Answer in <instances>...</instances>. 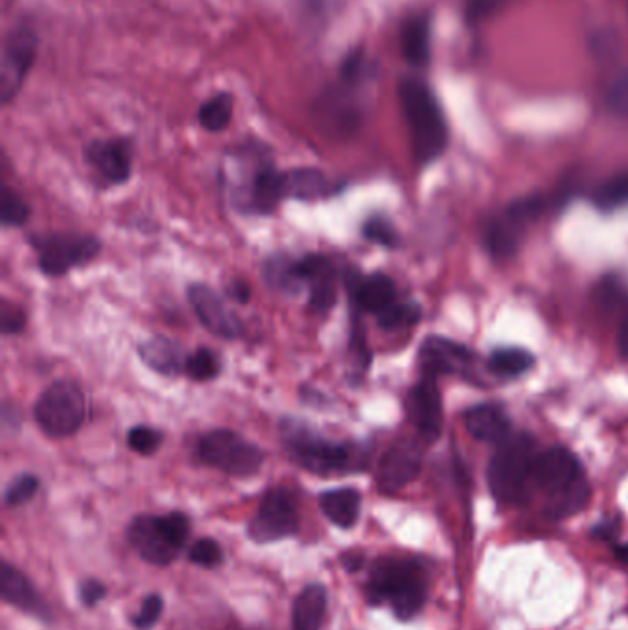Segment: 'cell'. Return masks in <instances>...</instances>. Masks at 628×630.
Segmentation results:
<instances>
[{"label": "cell", "instance_id": "obj_1", "mask_svg": "<svg viewBox=\"0 0 628 630\" xmlns=\"http://www.w3.org/2000/svg\"><path fill=\"white\" fill-rule=\"evenodd\" d=\"M280 439L299 467L323 478L363 472L371 459L369 444L334 441L299 419L280 422Z\"/></svg>", "mask_w": 628, "mask_h": 630}, {"label": "cell", "instance_id": "obj_2", "mask_svg": "<svg viewBox=\"0 0 628 630\" xmlns=\"http://www.w3.org/2000/svg\"><path fill=\"white\" fill-rule=\"evenodd\" d=\"M402 113L408 122L415 158L428 164L449 148V124L435 94L419 78H404L398 85Z\"/></svg>", "mask_w": 628, "mask_h": 630}, {"label": "cell", "instance_id": "obj_3", "mask_svg": "<svg viewBox=\"0 0 628 630\" xmlns=\"http://www.w3.org/2000/svg\"><path fill=\"white\" fill-rule=\"evenodd\" d=\"M367 602L389 605L398 619H411L426 602V575L419 562L409 559H380L367 579Z\"/></svg>", "mask_w": 628, "mask_h": 630}, {"label": "cell", "instance_id": "obj_4", "mask_svg": "<svg viewBox=\"0 0 628 630\" xmlns=\"http://www.w3.org/2000/svg\"><path fill=\"white\" fill-rule=\"evenodd\" d=\"M131 548L140 559L153 567H168L190 537V518L185 513L139 514L128 525L126 532Z\"/></svg>", "mask_w": 628, "mask_h": 630}, {"label": "cell", "instance_id": "obj_5", "mask_svg": "<svg viewBox=\"0 0 628 630\" xmlns=\"http://www.w3.org/2000/svg\"><path fill=\"white\" fill-rule=\"evenodd\" d=\"M535 441L530 435H509L498 444L489 463L490 492L500 503L514 505L524 502L533 483Z\"/></svg>", "mask_w": 628, "mask_h": 630}, {"label": "cell", "instance_id": "obj_6", "mask_svg": "<svg viewBox=\"0 0 628 630\" xmlns=\"http://www.w3.org/2000/svg\"><path fill=\"white\" fill-rule=\"evenodd\" d=\"M88 417V400L82 387L72 380H58L48 385L34 406L37 427L48 438L74 435Z\"/></svg>", "mask_w": 628, "mask_h": 630}, {"label": "cell", "instance_id": "obj_7", "mask_svg": "<svg viewBox=\"0 0 628 630\" xmlns=\"http://www.w3.org/2000/svg\"><path fill=\"white\" fill-rule=\"evenodd\" d=\"M199 459L207 467L233 478H251L255 476L264 462L266 454L258 444L251 443L233 430H212L205 433L198 443Z\"/></svg>", "mask_w": 628, "mask_h": 630}, {"label": "cell", "instance_id": "obj_8", "mask_svg": "<svg viewBox=\"0 0 628 630\" xmlns=\"http://www.w3.org/2000/svg\"><path fill=\"white\" fill-rule=\"evenodd\" d=\"M37 253V264L48 277H63L70 269L82 268L102 249L98 238L91 234L45 233L30 236Z\"/></svg>", "mask_w": 628, "mask_h": 630}, {"label": "cell", "instance_id": "obj_9", "mask_svg": "<svg viewBox=\"0 0 628 630\" xmlns=\"http://www.w3.org/2000/svg\"><path fill=\"white\" fill-rule=\"evenodd\" d=\"M299 532L298 500L286 487H275L266 492L251 520L249 538L256 544H271L293 537Z\"/></svg>", "mask_w": 628, "mask_h": 630}, {"label": "cell", "instance_id": "obj_10", "mask_svg": "<svg viewBox=\"0 0 628 630\" xmlns=\"http://www.w3.org/2000/svg\"><path fill=\"white\" fill-rule=\"evenodd\" d=\"M37 54V35L28 26L13 28L4 39L0 63V98L7 105L18 96Z\"/></svg>", "mask_w": 628, "mask_h": 630}, {"label": "cell", "instance_id": "obj_11", "mask_svg": "<svg viewBox=\"0 0 628 630\" xmlns=\"http://www.w3.org/2000/svg\"><path fill=\"white\" fill-rule=\"evenodd\" d=\"M282 199H286L284 172L271 163L258 164L233 190L234 207L249 214H271Z\"/></svg>", "mask_w": 628, "mask_h": 630}, {"label": "cell", "instance_id": "obj_12", "mask_svg": "<svg viewBox=\"0 0 628 630\" xmlns=\"http://www.w3.org/2000/svg\"><path fill=\"white\" fill-rule=\"evenodd\" d=\"M544 210V199L540 196L514 201L505 214L496 218L485 231V245L495 258H507L519 249L524 229L531 220H535Z\"/></svg>", "mask_w": 628, "mask_h": 630}, {"label": "cell", "instance_id": "obj_13", "mask_svg": "<svg viewBox=\"0 0 628 630\" xmlns=\"http://www.w3.org/2000/svg\"><path fill=\"white\" fill-rule=\"evenodd\" d=\"M188 301L198 315L199 323L218 338L236 339L244 332L242 322L233 310L229 308L225 299L207 284L196 282L188 288Z\"/></svg>", "mask_w": 628, "mask_h": 630}, {"label": "cell", "instance_id": "obj_14", "mask_svg": "<svg viewBox=\"0 0 628 630\" xmlns=\"http://www.w3.org/2000/svg\"><path fill=\"white\" fill-rule=\"evenodd\" d=\"M422 470V448L417 441L404 439L385 452L379 467V489L395 494L406 489Z\"/></svg>", "mask_w": 628, "mask_h": 630}, {"label": "cell", "instance_id": "obj_15", "mask_svg": "<svg viewBox=\"0 0 628 630\" xmlns=\"http://www.w3.org/2000/svg\"><path fill=\"white\" fill-rule=\"evenodd\" d=\"M299 271L309 288V308L312 314H328L338 303V268L325 255H304L299 258Z\"/></svg>", "mask_w": 628, "mask_h": 630}, {"label": "cell", "instance_id": "obj_16", "mask_svg": "<svg viewBox=\"0 0 628 630\" xmlns=\"http://www.w3.org/2000/svg\"><path fill=\"white\" fill-rule=\"evenodd\" d=\"M582 476V467L575 455L562 446L547 448L535 455L533 462V485L546 490L547 497L557 494L577 483Z\"/></svg>", "mask_w": 628, "mask_h": 630}, {"label": "cell", "instance_id": "obj_17", "mask_svg": "<svg viewBox=\"0 0 628 630\" xmlns=\"http://www.w3.org/2000/svg\"><path fill=\"white\" fill-rule=\"evenodd\" d=\"M406 411L425 443H433L439 439L442 430V400L435 378L422 376L414 385L406 398Z\"/></svg>", "mask_w": 628, "mask_h": 630}, {"label": "cell", "instance_id": "obj_18", "mask_svg": "<svg viewBox=\"0 0 628 630\" xmlns=\"http://www.w3.org/2000/svg\"><path fill=\"white\" fill-rule=\"evenodd\" d=\"M85 159L91 168L111 185H124L131 177L133 150L128 140H93L85 148Z\"/></svg>", "mask_w": 628, "mask_h": 630}, {"label": "cell", "instance_id": "obj_19", "mask_svg": "<svg viewBox=\"0 0 628 630\" xmlns=\"http://www.w3.org/2000/svg\"><path fill=\"white\" fill-rule=\"evenodd\" d=\"M0 597L8 605L34 616L39 621H45V623L53 621V610L43 599L39 590L35 588L34 583L19 568L12 567L8 560H2L0 564Z\"/></svg>", "mask_w": 628, "mask_h": 630}, {"label": "cell", "instance_id": "obj_20", "mask_svg": "<svg viewBox=\"0 0 628 630\" xmlns=\"http://www.w3.org/2000/svg\"><path fill=\"white\" fill-rule=\"evenodd\" d=\"M345 284L349 290L350 301L358 312L379 315L389 308L391 304L396 303L395 280L385 273L361 277L360 273L349 271Z\"/></svg>", "mask_w": 628, "mask_h": 630}, {"label": "cell", "instance_id": "obj_21", "mask_svg": "<svg viewBox=\"0 0 628 630\" xmlns=\"http://www.w3.org/2000/svg\"><path fill=\"white\" fill-rule=\"evenodd\" d=\"M472 362L470 350L465 345L446 338H428L419 352L422 376L439 378L442 374L455 373Z\"/></svg>", "mask_w": 628, "mask_h": 630}, {"label": "cell", "instance_id": "obj_22", "mask_svg": "<svg viewBox=\"0 0 628 630\" xmlns=\"http://www.w3.org/2000/svg\"><path fill=\"white\" fill-rule=\"evenodd\" d=\"M139 357L144 365L163 376H177L179 373H185V363L188 358L185 357L183 347L175 339L166 338V336H153L142 341L139 347Z\"/></svg>", "mask_w": 628, "mask_h": 630}, {"label": "cell", "instance_id": "obj_23", "mask_svg": "<svg viewBox=\"0 0 628 630\" xmlns=\"http://www.w3.org/2000/svg\"><path fill=\"white\" fill-rule=\"evenodd\" d=\"M465 427L472 438L481 443L500 444L511 435V420L505 411L496 404H484L468 409L465 415Z\"/></svg>", "mask_w": 628, "mask_h": 630}, {"label": "cell", "instance_id": "obj_24", "mask_svg": "<svg viewBox=\"0 0 628 630\" xmlns=\"http://www.w3.org/2000/svg\"><path fill=\"white\" fill-rule=\"evenodd\" d=\"M328 607V592L325 584L314 583L304 586L295 597L291 608V630H321Z\"/></svg>", "mask_w": 628, "mask_h": 630}, {"label": "cell", "instance_id": "obj_25", "mask_svg": "<svg viewBox=\"0 0 628 630\" xmlns=\"http://www.w3.org/2000/svg\"><path fill=\"white\" fill-rule=\"evenodd\" d=\"M319 508L332 524L350 529L360 518L361 494L350 487L326 490L319 497Z\"/></svg>", "mask_w": 628, "mask_h": 630}, {"label": "cell", "instance_id": "obj_26", "mask_svg": "<svg viewBox=\"0 0 628 630\" xmlns=\"http://www.w3.org/2000/svg\"><path fill=\"white\" fill-rule=\"evenodd\" d=\"M286 198L314 201L336 192L334 183L317 168H293L284 172Z\"/></svg>", "mask_w": 628, "mask_h": 630}, {"label": "cell", "instance_id": "obj_27", "mask_svg": "<svg viewBox=\"0 0 628 630\" xmlns=\"http://www.w3.org/2000/svg\"><path fill=\"white\" fill-rule=\"evenodd\" d=\"M402 54L414 67H425L430 61V21L426 18L409 19L400 34Z\"/></svg>", "mask_w": 628, "mask_h": 630}, {"label": "cell", "instance_id": "obj_28", "mask_svg": "<svg viewBox=\"0 0 628 630\" xmlns=\"http://www.w3.org/2000/svg\"><path fill=\"white\" fill-rule=\"evenodd\" d=\"M264 279L268 280L269 287L282 293H290V295L301 293L306 288L299 271V258H290L286 255H277L266 260Z\"/></svg>", "mask_w": 628, "mask_h": 630}, {"label": "cell", "instance_id": "obj_29", "mask_svg": "<svg viewBox=\"0 0 628 630\" xmlns=\"http://www.w3.org/2000/svg\"><path fill=\"white\" fill-rule=\"evenodd\" d=\"M588 500H590V487H588L586 479L582 478L577 483L570 485L568 489L549 497L546 505L547 518L562 520L573 516L581 509L586 508Z\"/></svg>", "mask_w": 628, "mask_h": 630}, {"label": "cell", "instance_id": "obj_30", "mask_svg": "<svg viewBox=\"0 0 628 630\" xmlns=\"http://www.w3.org/2000/svg\"><path fill=\"white\" fill-rule=\"evenodd\" d=\"M233 94L218 93L199 107V124H201V128L207 129L210 133H220L233 120Z\"/></svg>", "mask_w": 628, "mask_h": 630}, {"label": "cell", "instance_id": "obj_31", "mask_svg": "<svg viewBox=\"0 0 628 630\" xmlns=\"http://www.w3.org/2000/svg\"><path fill=\"white\" fill-rule=\"evenodd\" d=\"M489 365L500 376H520L535 365V358L524 349H498L490 354Z\"/></svg>", "mask_w": 628, "mask_h": 630}, {"label": "cell", "instance_id": "obj_32", "mask_svg": "<svg viewBox=\"0 0 628 630\" xmlns=\"http://www.w3.org/2000/svg\"><path fill=\"white\" fill-rule=\"evenodd\" d=\"M185 373L194 382H210V380L218 378L221 373L220 358L214 350L207 349V347L194 350L185 363Z\"/></svg>", "mask_w": 628, "mask_h": 630}, {"label": "cell", "instance_id": "obj_33", "mask_svg": "<svg viewBox=\"0 0 628 630\" xmlns=\"http://www.w3.org/2000/svg\"><path fill=\"white\" fill-rule=\"evenodd\" d=\"M379 327L387 332L411 327L420 319V308L415 303H395L382 314L376 315Z\"/></svg>", "mask_w": 628, "mask_h": 630}, {"label": "cell", "instance_id": "obj_34", "mask_svg": "<svg viewBox=\"0 0 628 630\" xmlns=\"http://www.w3.org/2000/svg\"><path fill=\"white\" fill-rule=\"evenodd\" d=\"M30 207L18 192L10 188L2 190L0 199V222L4 228H23L28 222Z\"/></svg>", "mask_w": 628, "mask_h": 630}, {"label": "cell", "instance_id": "obj_35", "mask_svg": "<svg viewBox=\"0 0 628 630\" xmlns=\"http://www.w3.org/2000/svg\"><path fill=\"white\" fill-rule=\"evenodd\" d=\"M597 303L608 314H617L628 304V288L617 277H606L597 287Z\"/></svg>", "mask_w": 628, "mask_h": 630}, {"label": "cell", "instance_id": "obj_36", "mask_svg": "<svg viewBox=\"0 0 628 630\" xmlns=\"http://www.w3.org/2000/svg\"><path fill=\"white\" fill-rule=\"evenodd\" d=\"M39 485V478L34 474H19L4 490V503L8 508H21L37 494Z\"/></svg>", "mask_w": 628, "mask_h": 630}, {"label": "cell", "instance_id": "obj_37", "mask_svg": "<svg viewBox=\"0 0 628 630\" xmlns=\"http://www.w3.org/2000/svg\"><path fill=\"white\" fill-rule=\"evenodd\" d=\"M595 203L603 210L617 209L628 203V174L616 175L595 192Z\"/></svg>", "mask_w": 628, "mask_h": 630}, {"label": "cell", "instance_id": "obj_38", "mask_svg": "<svg viewBox=\"0 0 628 630\" xmlns=\"http://www.w3.org/2000/svg\"><path fill=\"white\" fill-rule=\"evenodd\" d=\"M361 233L369 242L373 244L384 245V247H396L400 242V236L396 233L395 225L382 217V214H374L363 223Z\"/></svg>", "mask_w": 628, "mask_h": 630}, {"label": "cell", "instance_id": "obj_39", "mask_svg": "<svg viewBox=\"0 0 628 630\" xmlns=\"http://www.w3.org/2000/svg\"><path fill=\"white\" fill-rule=\"evenodd\" d=\"M163 441V432L152 427H144V424L131 428L128 433L129 448L133 450L135 454L144 455V457L155 454Z\"/></svg>", "mask_w": 628, "mask_h": 630}, {"label": "cell", "instance_id": "obj_40", "mask_svg": "<svg viewBox=\"0 0 628 630\" xmlns=\"http://www.w3.org/2000/svg\"><path fill=\"white\" fill-rule=\"evenodd\" d=\"M188 559L196 567L216 568L223 562V549L214 538H199L188 551Z\"/></svg>", "mask_w": 628, "mask_h": 630}, {"label": "cell", "instance_id": "obj_41", "mask_svg": "<svg viewBox=\"0 0 628 630\" xmlns=\"http://www.w3.org/2000/svg\"><path fill=\"white\" fill-rule=\"evenodd\" d=\"M164 602L159 594H150L142 602L139 612L131 618L135 629L150 630L158 625L159 619L163 616Z\"/></svg>", "mask_w": 628, "mask_h": 630}, {"label": "cell", "instance_id": "obj_42", "mask_svg": "<svg viewBox=\"0 0 628 630\" xmlns=\"http://www.w3.org/2000/svg\"><path fill=\"white\" fill-rule=\"evenodd\" d=\"M606 105L617 117L628 118V67L608 88Z\"/></svg>", "mask_w": 628, "mask_h": 630}, {"label": "cell", "instance_id": "obj_43", "mask_svg": "<svg viewBox=\"0 0 628 630\" xmlns=\"http://www.w3.org/2000/svg\"><path fill=\"white\" fill-rule=\"evenodd\" d=\"M26 327V314L24 310L18 304L2 299L0 301V330L4 336H13V334H21Z\"/></svg>", "mask_w": 628, "mask_h": 630}, {"label": "cell", "instance_id": "obj_44", "mask_svg": "<svg viewBox=\"0 0 628 630\" xmlns=\"http://www.w3.org/2000/svg\"><path fill=\"white\" fill-rule=\"evenodd\" d=\"M505 2L507 0H466V19L470 23H481L484 19L498 12Z\"/></svg>", "mask_w": 628, "mask_h": 630}, {"label": "cell", "instance_id": "obj_45", "mask_svg": "<svg viewBox=\"0 0 628 630\" xmlns=\"http://www.w3.org/2000/svg\"><path fill=\"white\" fill-rule=\"evenodd\" d=\"M78 595H80V602H82L83 607L93 608L98 605L105 595H107V588L105 584L98 579H85L78 586Z\"/></svg>", "mask_w": 628, "mask_h": 630}, {"label": "cell", "instance_id": "obj_46", "mask_svg": "<svg viewBox=\"0 0 628 630\" xmlns=\"http://www.w3.org/2000/svg\"><path fill=\"white\" fill-rule=\"evenodd\" d=\"M228 298L233 299V301H239V303L245 304L249 303L251 299V288L245 280H233L228 287Z\"/></svg>", "mask_w": 628, "mask_h": 630}, {"label": "cell", "instance_id": "obj_47", "mask_svg": "<svg viewBox=\"0 0 628 630\" xmlns=\"http://www.w3.org/2000/svg\"><path fill=\"white\" fill-rule=\"evenodd\" d=\"M341 562L349 572H358L363 567V557L358 551H350V553L341 555Z\"/></svg>", "mask_w": 628, "mask_h": 630}, {"label": "cell", "instance_id": "obj_48", "mask_svg": "<svg viewBox=\"0 0 628 630\" xmlns=\"http://www.w3.org/2000/svg\"><path fill=\"white\" fill-rule=\"evenodd\" d=\"M619 350H621V357L628 360V317L619 330Z\"/></svg>", "mask_w": 628, "mask_h": 630}, {"label": "cell", "instance_id": "obj_49", "mask_svg": "<svg viewBox=\"0 0 628 630\" xmlns=\"http://www.w3.org/2000/svg\"><path fill=\"white\" fill-rule=\"evenodd\" d=\"M595 535L600 538H606V540H610L616 532H614V527L610 524L608 525H600V527H595Z\"/></svg>", "mask_w": 628, "mask_h": 630}, {"label": "cell", "instance_id": "obj_50", "mask_svg": "<svg viewBox=\"0 0 628 630\" xmlns=\"http://www.w3.org/2000/svg\"><path fill=\"white\" fill-rule=\"evenodd\" d=\"M616 557L617 559L621 560L623 564H627L628 567V544H621V546H617Z\"/></svg>", "mask_w": 628, "mask_h": 630}]
</instances>
